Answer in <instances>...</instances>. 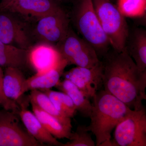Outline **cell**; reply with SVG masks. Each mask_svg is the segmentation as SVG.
<instances>
[{
  "mask_svg": "<svg viewBox=\"0 0 146 146\" xmlns=\"http://www.w3.org/2000/svg\"><path fill=\"white\" fill-rule=\"evenodd\" d=\"M102 63L105 91L131 109L143 108V102L146 99V71L139 70L126 49L119 52L113 49L105 55Z\"/></svg>",
  "mask_w": 146,
  "mask_h": 146,
  "instance_id": "1",
  "label": "cell"
},
{
  "mask_svg": "<svg viewBox=\"0 0 146 146\" xmlns=\"http://www.w3.org/2000/svg\"><path fill=\"white\" fill-rule=\"evenodd\" d=\"M93 98L91 123L87 130L95 135L96 146H112V131L132 109L104 90L98 91Z\"/></svg>",
  "mask_w": 146,
  "mask_h": 146,
  "instance_id": "2",
  "label": "cell"
},
{
  "mask_svg": "<svg viewBox=\"0 0 146 146\" xmlns=\"http://www.w3.org/2000/svg\"><path fill=\"white\" fill-rule=\"evenodd\" d=\"M72 19L78 31L94 48L99 58L104 57L111 45L102 28L92 0H78Z\"/></svg>",
  "mask_w": 146,
  "mask_h": 146,
  "instance_id": "3",
  "label": "cell"
},
{
  "mask_svg": "<svg viewBox=\"0 0 146 146\" xmlns=\"http://www.w3.org/2000/svg\"><path fill=\"white\" fill-rule=\"evenodd\" d=\"M95 11L112 49L125 50L129 29L124 17L109 0H92Z\"/></svg>",
  "mask_w": 146,
  "mask_h": 146,
  "instance_id": "4",
  "label": "cell"
},
{
  "mask_svg": "<svg viewBox=\"0 0 146 146\" xmlns=\"http://www.w3.org/2000/svg\"><path fill=\"white\" fill-rule=\"evenodd\" d=\"M56 48L68 65L91 68L101 62L94 48L70 28L65 38L57 43Z\"/></svg>",
  "mask_w": 146,
  "mask_h": 146,
  "instance_id": "5",
  "label": "cell"
},
{
  "mask_svg": "<svg viewBox=\"0 0 146 146\" xmlns=\"http://www.w3.org/2000/svg\"><path fill=\"white\" fill-rule=\"evenodd\" d=\"M115 129L113 146H146L145 107L139 110H132Z\"/></svg>",
  "mask_w": 146,
  "mask_h": 146,
  "instance_id": "6",
  "label": "cell"
},
{
  "mask_svg": "<svg viewBox=\"0 0 146 146\" xmlns=\"http://www.w3.org/2000/svg\"><path fill=\"white\" fill-rule=\"evenodd\" d=\"M17 115L9 110H0V146H44L24 130Z\"/></svg>",
  "mask_w": 146,
  "mask_h": 146,
  "instance_id": "7",
  "label": "cell"
},
{
  "mask_svg": "<svg viewBox=\"0 0 146 146\" xmlns=\"http://www.w3.org/2000/svg\"><path fill=\"white\" fill-rule=\"evenodd\" d=\"M37 21L35 29L36 36L48 43L57 44L62 41L70 28L69 18L61 8Z\"/></svg>",
  "mask_w": 146,
  "mask_h": 146,
  "instance_id": "8",
  "label": "cell"
},
{
  "mask_svg": "<svg viewBox=\"0 0 146 146\" xmlns=\"http://www.w3.org/2000/svg\"><path fill=\"white\" fill-rule=\"evenodd\" d=\"M103 65L101 61L91 68L76 67L63 73L64 79L72 82L88 98H93L103 86Z\"/></svg>",
  "mask_w": 146,
  "mask_h": 146,
  "instance_id": "9",
  "label": "cell"
},
{
  "mask_svg": "<svg viewBox=\"0 0 146 146\" xmlns=\"http://www.w3.org/2000/svg\"><path fill=\"white\" fill-rule=\"evenodd\" d=\"M61 8L54 0H11L0 4V11L17 13L37 20Z\"/></svg>",
  "mask_w": 146,
  "mask_h": 146,
  "instance_id": "10",
  "label": "cell"
},
{
  "mask_svg": "<svg viewBox=\"0 0 146 146\" xmlns=\"http://www.w3.org/2000/svg\"><path fill=\"white\" fill-rule=\"evenodd\" d=\"M0 41L23 49L30 48V39L22 24L8 12L1 11Z\"/></svg>",
  "mask_w": 146,
  "mask_h": 146,
  "instance_id": "11",
  "label": "cell"
},
{
  "mask_svg": "<svg viewBox=\"0 0 146 146\" xmlns=\"http://www.w3.org/2000/svg\"><path fill=\"white\" fill-rule=\"evenodd\" d=\"M29 97L23 100L22 96L16 100L20 107L18 115L26 128L28 132L36 140L43 145L62 146V143L58 142L42 125L34 113L27 108ZM45 146V145H44Z\"/></svg>",
  "mask_w": 146,
  "mask_h": 146,
  "instance_id": "12",
  "label": "cell"
},
{
  "mask_svg": "<svg viewBox=\"0 0 146 146\" xmlns=\"http://www.w3.org/2000/svg\"><path fill=\"white\" fill-rule=\"evenodd\" d=\"M64 59L56 47L41 43L28 50V61L36 73H42L56 68Z\"/></svg>",
  "mask_w": 146,
  "mask_h": 146,
  "instance_id": "13",
  "label": "cell"
},
{
  "mask_svg": "<svg viewBox=\"0 0 146 146\" xmlns=\"http://www.w3.org/2000/svg\"><path fill=\"white\" fill-rule=\"evenodd\" d=\"M67 65L68 63L64 59L56 68L45 72L36 73L31 77L26 79L22 86L20 97L27 91L34 89H49L56 86L60 81V77Z\"/></svg>",
  "mask_w": 146,
  "mask_h": 146,
  "instance_id": "14",
  "label": "cell"
},
{
  "mask_svg": "<svg viewBox=\"0 0 146 146\" xmlns=\"http://www.w3.org/2000/svg\"><path fill=\"white\" fill-rule=\"evenodd\" d=\"M126 49L141 71H146V31L135 28L129 32Z\"/></svg>",
  "mask_w": 146,
  "mask_h": 146,
  "instance_id": "15",
  "label": "cell"
},
{
  "mask_svg": "<svg viewBox=\"0 0 146 146\" xmlns=\"http://www.w3.org/2000/svg\"><path fill=\"white\" fill-rule=\"evenodd\" d=\"M55 87L71 98L75 105L76 110L83 117H90L93 105L89 99L84 96L77 86L70 80L64 79L63 81H59Z\"/></svg>",
  "mask_w": 146,
  "mask_h": 146,
  "instance_id": "16",
  "label": "cell"
},
{
  "mask_svg": "<svg viewBox=\"0 0 146 146\" xmlns=\"http://www.w3.org/2000/svg\"><path fill=\"white\" fill-rule=\"evenodd\" d=\"M28 61V50L0 41V66L21 69Z\"/></svg>",
  "mask_w": 146,
  "mask_h": 146,
  "instance_id": "17",
  "label": "cell"
},
{
  "mask_svg": "<svg viewBox=\"0 0 146 146\" xmlns=\"http://www.w3.org/2000/svg\"><path fill=\"white\" fill-rule=\"evenodd\" d=\"M33 112L48 131L58 139H70L72 128L63 125L55 118L45 112L37 106L30 102Z\"/></svg>",
  "mask_w": 146,
  "mask_h": 146,
  "instance_id": "18",
  "label": "cell"
},
{
  "mask_svg": "<svg viewBox=\"0 0 146 146\" xmlns=\"http://www.w3.org/2000/svg\"><path fill=\"white\" fill-rule=\"evenodd\" d=\"M26 78L19 68L7 67L4 72L3 88L5 96L16 101L20 97L21 89Z\"/></svg>",
  "mask_w": 146,
  "mask_h": 146,
  "instance_id": "19",
  "label": "cell"
},
{
  "mask_svg": "<svg viewBox=\"0 0 146 146\" xmlns=\"http://www.w3.org/2000/svg\"><path fill=\"white\" fill-rule=\"evenodd\" d=\"M28 97L30 102L33 103L45 112L54 117L63 125L72 128L71 118L59 112L44 92L38 89L31 90Z\"/></svg>",
  "mask_w": 146,
  "mask_h": 146,
  "instance_id": "20",
  "label": "cell"
},
{
  "mask_svg": "<svg viewBox=\"0 0 146 146\" xmlns=\"http://www.w3.org/2000/svg\"><path fill=\"white\" fill-rule=\"evenodd\" d=\"M49 98L56 109L68 117H73L76 112V108L70 98L65 93L51 90L41 89Z\"/></svg>",
  "mask_w": 146,
  "mask_h": 146,
  "instance_id": "21",
  "label": "cell"
},
{
  "mask_svg": "<svg viewBox=\"0 0 146 146\" xmlns=\"http://www.w3.org/2000/svg\"><path fill=\"white\" fill-rule=\"evenodd\" d=\"M118 9L124 17L138 18L145 14L146 0H117Z\"/></svg>",
  "mask_w": 146,
  "mask_h": 146,
  "instance_id": "22",
  "label": "cell"
},
{
  "mask_svg": "<svg viewBox=\"0 0 146 146\" xmlns=\"http://www.w3.org/2000/svg\"><path fill=\"white\" fill-rule=\"evenodd\" d=\"M86 129V126L79 125L74 132H72L70 141L62 146H95L96 143Z\"/></svg>",
  "mask_w": 146,
  "mask_h": 146,
  "instance_id": "23",
  "label": "cell"
},
{
  "mask_svg": "<svg viewBox=\"0 0 146 146\" xmlns=\"http://www.w3.org/2000/svg\"><path fill=\"white\" fill-rule=\"evenodd\" d=\"M4 71L0 66V104L4 109L18 114L20 107L16 101L9 99L5 96L3 88Z\"/></svg>",
  "mask_w": 146,
  "mask_h": 146,
  "instance_id": "24",
  "label": "cell"
},
{
  "mask_svg": "<svg viewBox=\"0 0 146 146\" xmlns=\"http://www.w3.org/2000/svg\"><path fill=\"white\" fill-rule=\"evenodd\" d=\"M11 1V0H1V4L5 3Z\"/></svg>",
  "mask_w": 146,
  "mask_h": 146,
  "instance_id": "25",
  "label": "cell"
},
{
  "mask_svg": "<svg viewBox=\"0 0 146 146\" xmlns=\"http://www.w3.org/2000/svg\"><path fill=\"white\" fill-rule=\"evenodd\" d=\"M109 1H110L112 2V3H113L115 0H109Z\"/></svg>",
  "mask_w": 146,
  "mask_h": 146,
  "instance_id": "26",
  "label": "cell"
},
{
  "mask_svg": "<svg viewBox=\"0 0 146 146\" xmlns=\"http://www.w3.org/2000/svg\"><path fill=\"white\" fill-rule=\"evenodd\" d=\"M0 105H1V104H0Z\"/></svg>",
  "mask_w": 146,
  "mask_h": 146,
  "instance_id": "27",
  "label": "cell"
}]
</instances>
